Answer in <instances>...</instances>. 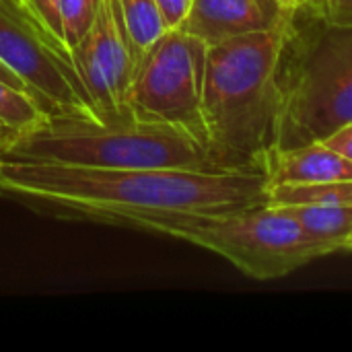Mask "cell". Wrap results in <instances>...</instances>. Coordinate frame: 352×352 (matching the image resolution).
Masks as SVG:
<instances>
[{
    "instance_id": "obj_1",
    "label": "cell",
    "mask_w": 352,
    "mask_h": 352,
    "mask_svg": "<svg viewBox=\"0 0 352 352\" xmlns=\"http://www.w3.org/2000/svg\"><path fill=\"white\" fill-rule=\"evenodd\" d=\"M2 196L43 214L159 233L200 214L268 204L258 169H101L2 159Z\"/></svg>"
},
{
    "instance_id": "obj_2",
    "label": "cell",
    "mask_w": 352,
    "mask_h": 352,
    "mask_svg": "<svg viewBox=\"0 0 352 352\" xmlns=\"http://www.w3.org/2000/svg\"><path fill=\"white\" fill-rule=\"evenodd\" d=\"M291 14L272 29L208 45L202 124L208 155L221 169H258L276 146L278 74Z\"/></svg>"
},
{
    "instance_id": "obj_3",
    "label": "cell",
    "mask_w": 352,
    "mask_h": 352,
    "mask_svg": "<svg viewBox=\"0 0 352 352\" xmlns=\"http://www.w3.org/2000/svg\"><path fill=\"white\" fill-rule=\"evenodd\" d=\"M4 159L101 169H221L204 140L182 126L124 113H47L2 146Z\"/></svg>"
},
{
    "instance_id": "obj_4",
    "label": "cell",
    "mask_w": 352,
    "mask_h": 352,
    "mask_svg": "<svg viewBox=\"0 0 352 352\" xmlns=\"http://www.w3.org/2000/svg\"><path fill=\"white\" fill-rule=\"evenodd\" d=\"M278 80V148L324 140L352 122V25L293 8Z\"/></svg>"
},
{
    "instance_id": "obj_5",
    "label": "cell",
    "mask_w": 352,
    "mask_h": 352,
    "mask_svg": "<svg viewBox=\"0 0 352 352\" xmlns=\"http://www.w3.org/2000/svg\"><path fill=\"white\" fill-rule=\"evenodd\" d=\"M159 235L204 248L254 280L283 278L314 260L340 252L311 237L291 214L272 204L190 217L165 225Z\"/></svg>"
},
{
    "instance_id": "obj_6",
    "label": "cell",
    "mask_w": 352,
    "mask_h": 352,
    "mask_svg": "<svg viewBox=\"0 0 352 352\" xmlns=\"http://www.w3.org/2000/svg\"><path fill=\"white\" fill-rule=\"evenodd\" d=\"M206 52L208 43L200 37L184 29H167L136 58L126 97L128 111L142 120L182 126L204 140Z\"/></svg>"
},
{
    "instance_id": "obj_7",
    "label": "cell",
    "mask_w": 352,
    "mask_h": 352,
    "mask_svg": "<svg viewBox=\"0 0 352 352\" xmlns=\"http://www.w3.org/2000/svg\"><path fill=\"white\" fill-rule=\"evenodd\" d=\"M0 62L47 113L95 116L70 47L37 21L25 0H0Z\"/></svg>"
},
{
    "instance_id": "obj_8",
    "label": "cell",
    "mask_w": 352,
    "mask_h": 352,
    "mask_svg": "<svg viewBox=\"0 0 352 352\" xmlns=\"http://www.w3.org/2000/svg\"><path fill=\"white\" fill-rule=\"evenodd\" d=\"M74 68L85 85L97 118H116L128 111L136 54L128 41L118 0H103L91 29L70 47Z\"/></svg>"
},
{
    "instance_id": "obj_9",
    "label": "cell",
    "mask_w": 352,
    "mask_h": 352,
    "mask_svg": "<svg viewBox=\"0 0 352 352\" xmlns=\"http://www.w3.org/2000/svg\"><path fill=\"white\" fill-rule=\"evenodd\" d=\"M291 12L293 8L280 0H192L190 14L179 29L212 45L272 29L289 19Z\"/></svg>"
},
{
    "instance_id": "obj_10",
    "label": "cell",
    "mask_w": 352,
    "mask_h": 352,
    "mask_svg": "<svg viewBox=\"0 0 352 352\" xmlns=\"http://www.w3.org/2000/svg\"><path fill=\"white\" fill-rule=\"evenodd\" d=\"M268 188L283 184H322L352 179V161L344 159L322 140L295 148L272 146L258 163Z\"/></svg>"
},
{
    "instance_id": "obj_11",
    "label": "cell",
    "mask_w": 352,
    "mask_h": 352,
    "mask_svg": "<svg viewBox=\"0 0 352 352\" xmlns=\"http://www.w3.org/2000/svg\"><path fill=\"white\" fill-rule=\"evenodd\" d=\"M278 208L291 214L311 237L332 243L340 252L352 237V204H291Z\"/></svg>"
},
{
    "instance_id": "obj_12",
    "label": "cell",
    "mask_w": 352,
    "mask_h": 352,
    "mask_svg": "<svg viewBox=\"0 0 352 352\" xmlns=\"http://www.w3.org/2000/svg\"><path fill=\"white\" fill-rule=\"evenodd\" d=\"M268 204H352V179H336L322 184H283L268 188Z\"/></svg>"
},
{
    "instance_id": "obj_13",
    "label": "cell",
    "mask_w": 352,
    "mask_h": 352,
    "mask_svg": "<svg viewBox=\"0 0 352 352\" xmlns=\"http://www.w3.org/2000/svg\"><path fill=\"white\" fill-rule=\"evenodd\" d=\"M118 8L136 58L167 31L155 0H118Z\"/></svg>"
},
{
    "instance_id": "obj_14",
    "label": "cell",
    "mask_w": 352,
    "mask_h": 352,
    "mask_svg": "<svg viewBox=\"0 0 352 352\" xmlns=\"http://www.w3.org/2000/svg\"><path fill=\"white\" fill-rule=\"evenodd\" d=\"M45 116L47 111L41 107L31 91L14 87L0 78V124L10 130V134L39 124Z\"/></svg>"
},
{
    "instance_id": "obj_15",
    "label": "cell",
    "mask_w": 352,
    "mask_h": 352,
    "mask_svg": "<svg viewBox=\"0 0 352 352\" xmlns=\"http://www.w3.org/2000/svg\"><path fill=\"white\" fill-rule=\"evenodd\" d=\"M103 0H60L68 47L76 45L91 29Z\"/></svg>"
},
{
    "instance_id": "obj_16",
    "label": "cell",
    "mask_w": 352,
    "mask_h": 352,
    "mask_svg": "<svg viewBox=\"0 0 352 352\" xmlns=\"http://www.w3.org/2000/svg\"><path fill=\"white\" fill-rule=\"evenodd\" d=\"M31 12L37 16V21L62 43H66V31H64V16H62V4L60 0H25ZM68 45V43H66Z\"/></svg>"
},
{
    "instance_id": "obj_17",
    "label": "cell",
    "mask_w": 352,
    "mask_h": 352,
    "mask_svg": "<svg viewBox=\"0 0 352 352\" xmlns=\"http://www.w3.org/2000/svg\"><path fill=\"white\" fill-rule=\"evenodd\" d=\"M332 25H352V0H307L305 4Z\"/></svg>"
},
{
    "instance_id": "obj_18",
    "label": "cell",
    "mask_w": 352,
    "mask_h": 352,
    "mask_svg": "<svg viewBox=\"0 0 352 352\" xmlns=\"http://www.w3.org/2000/svg\"><path fill=\"white\" fill-rule=\"evenodd\" d=\"M167 29H179L190 14L192 0H155Z\"/></svg>"
},
{
    "instance_id": "obj_19",
    "label": "cell",
    "mask_w": 352,
    "mask_h": 352,
    "mask_svg": "<svg viewBox=\"0 0 352 352\" xmlns=\"http://www.w3.org/2000/svg\"><path fill=\"white\" fill-rule=\"evenodd\" d=\"M326 146H330L332 151H336L338 155H342L344 159L352 161V122L340 126L336 132H332L328 138L322 140Z\"/></svg>"
},
{
    "instance_id": "obj_20",
    "label": "cell",
    "mask_w": 352,
    "mask_h": 352,
    "mask_svg": "<svg viewBox=\"0 0 352 352\" xmlns=\"http://www.w3.org/2000/svg\"><path fill=\"white\" fill-rule=\"evenodd\" d=\"M0 78H2V80H6V82H10V85H14V87H23V89H27V87L23 85V80H21L14 72H10L2 62H0ZM27 91H29V89H27Z\"/></svg>"
},
{
    "instance_id": "obj_21",
    "label": "cell",
    "mask_w": 352,
    "mask_h": 352,
    "mask_svg": "<svg viewBox=\"0 0 352 352\" xmlns=\"http://www.w3.org/2000/svg\"><path fill=\"white\" fill-rule=\"evenodd\" d=\"M10 136H12V134H10V130H6V128L0 124V148H2V146H4V144L10 140Z\"/></svg>"
},
{
    "instance_id": "obj_22",
    "label": "cell",
    "mask_w": 352,
    "mask_h": 352,
    "mask_svg": "<svg viewBox=\"0 0 352 352\" xmlns=\"http://www.w3.org/2000/svg\"><path fill=\"white\" fill-rule=\"evenodd\" d=\"M285 6H289V8H297V6H303V4H307V0H280Z\"/></svg>"
},
{
    "instance_id": "obj_23",
    "label": "cell",
    "mask_w": 352,
    "mask_h": 352,
    "mask_svg": "<svg viewBox=\"0 0 352 352\" xmlns=\"http://www.w3.org/2000/svg\"><path fill=\"white\" fill-rule=\"evenodd\" d=\"M342 252H352V237H349V241L342 245Z\"/></svg>"
},
{
    "instance_id": "obj_24",
    "label": "cell",
    "mask_w": 352,
    "mask_h": 352,
    "mask_svg": "<svg viewBox=\"0 0 352 352\" xmlns=\"http://www.w3.org/2000/svg\"><path fill=\"white\" fill-rule=\"evenodd\" d=\"M2 159L4 157H2V148H0V167H2ZM0 196H2V188H0Z\"/></svg>"
}]
</instances>
